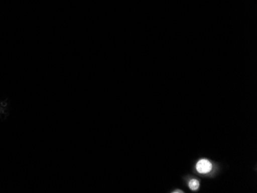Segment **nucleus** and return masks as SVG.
Instances as JSON below:
<instances>
[{"mask_svg": "<svg viewBox=\"0 0 257 193\" xmlns=\"http://www.w3.org/2000/svg\"><path fill=\"white\" fill-rule=\"evenodd\" d=\"M196 169L200 173L205 174L210 172L212 169V164L206 159H202L196 165Z\"/></svg>", "mask_w": 257, "mask_h": 193, "instance_id": "obj_1", "label": "nucleus"}, {"mask_svg": "<svg viewBox=\"0 0 257 193\" xmlns=\"http://www.w3.org/2000/svg\"><path fill=\"white\" fill-rule=\"evenodd\" d=\"M189 185H190V189L193 190H197L199 188V186H200V183H199V181L196 179H192L191 181H190V183H189Z\"/></svg>", "mask_w": 257, "mask_h": 193, "instance_id": "obj_2", "label": "nucleus"}, {"mask_svg": "<svg viewBox=\"0 0 257 193\" xmlns=\"http://www.w3.org/2000/svg\"><path fill=\"white\" fill-rule=\"evenodd\" d=\"M173 192H183V191H173Z\"/></svg>", "mask_w": 257, "mask_h": 193, "instance_id": "obj_3", "label": "nucleus"}]
</instances>
